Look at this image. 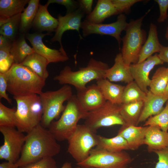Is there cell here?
I'll return each instance as SVG.
<instances>
[{
  "label": "cell",
  "instance_id": "6da1fadb",
  "mask_svg": "<svg viewBox=\"0 0 168 168\" xmlns=\"http://www.w3.org/2000/svg\"><path fill=\"white\" fill-rule=\"evenodd\" d=\"M48 129L40 123L26 135L20 157L16 163L19 167L43 158L53 157L58 154L61 146Z\"/></svg>",
  "mask_w": 168,
  "mask_h": 168
},
{
  "label": "cell",
  "instance_id": "7a4b0ae2",
  "mask_svg": "<svg viewBox=\"0 0 168 168\" xmlns=\"http://www.w3.org/2000/svg\"><path fill=\"white\" fill-rule=\"evenodd\" d=\"M7 91L13 96L39 95L45 84L43 79L28 67L14 63L5 73Z\"/></svg>",
  "mask_w": 168,
  "mask_h": 168
},
{
  "label": "cell",
  "instance_id": "3957f363",
  "mask_svg": "<svg viewBox=\"0 0 168 168\" xmlns=\"http://www.w3.org/2000/svg\"><path fill=\"white\" fill-rule=\"evenodd\" d=\"M109 68L106 63L91 58L86 67L80 68L77 71H73L69 66H65L53 79L60 84L71 85L77 91H81L89 82L104 78L105 72Z\"/></svg>",
  "mask_w": 168,
  "mask_h": 168
},
{
  "label": "cell",
  "instance_id": "277c9868",
  "mask_svg": "<svg viewBox=\"0 0 168 168\" xmlns=\"http://www.w3.org/2000/svg\"><path fill=\"white\" fill-rule=\"evenodd\" d=\"M88 114L78 101L76 95H73L67 101L60 118L53 121L48 129L57 141L67 140L75 131L79 121L85 119Z\"/></svg>",
  "mask_w": 168,
  "mask_h": 168
},
{
  "label": "cell",
  "instance_id": "5b68a950",
  "mask_svg": "<svg viewBox=\"0 0 168 168\" xmlns=\"http://www.w3.org/2000/svg\"><path fill=\"white\" fill-rule=\"evenodd\" d=\"M17 104L15 115L17 129L27 133L40 123L42 107L39 95L13 96Z\"/></svg>",
  "mask_w": 168,
  "mask_h": 168
},
{
  "label": "cell",
  "instance_id": "8992f818",
  "mask_svg": "<svg viewBox=\"0 0 168 168\" xmlns=\"http://www.w3.org/2000/svg\"><path fill=\"white\" fill-rule=\"evenodd\" d=\"M149 10L142 16L129 23L125 30L126 34L122 39L121 54L126 64L137 63L142 48L146 41L145 31L142 28V22Z\"/></svg>",
  "mask_w": 168,
  "mask_h": 168
},
{
  "label": "cell",
  "instance_id": "52a82bcc",
  "mask_svg": "<svg viewBox=\"0 0 168 168\" xmlns=\"http://www.w3.org/2000/svg\"><path fill=\"white\" fill-rule=\"evenodd\" d=\"M71 87L63 85L55 91L42 92L39 95L42 107L41 124L45 128H49L53 120L63 111V104L72 95Z\"/></svg>",
  "mask_w": 168,
  "mask_h": 168
},
{
  "label": "cell",
  "instance_id": "ba28073f",
  "mask_svg": "<svg viewBox=\"0 0 168 168\" xmlns=\"http://www.w3.org/2000/svg\"><path fill=\"white\" fill-rule=\"evenodd\" d=\"M96 132L84 124H78L75 132L67 140L68 152L77 163L86 159L91 150L96 146Z\"/></svg>",
  "mask_w": 168,
  "mask_h": 168
},
{
  "label": "cell",
  "instance_id": "9c48e42d",
  "mask_svg": "<svg viewBox=\"0 0 168 168\" xmlns=\"http://www.w3.org/2000/svg\"><path fill=\"white\" fill-rule=\"evenodd\" d=\"M132 161L127 152H113L96 147L88 157L77 165L83 168H126Z\"/></svg>",
  "mask_w": 168,
  "mask_h": 168
},
{
  "label": "cell",
  "instance_id": "30bf717a",
  "mask_svg": "<svg viewBox=\"0 0 168 168\" xmlns=\"http://www.w3.org/2000/svg\"><path fill=\"white\" fill-rule=\"evenodd\" d=\"M84 124L96 131L101 128L125 124L120 112V105L107 101L101 107L88 112Z\"/></svg>",
  "mask_w": 168,
  "mask_h": 168
},
{
  "label": "cell",
  "instance_id": "8fae6325",
  "mask_svg": "<svg viewBox=\"0 0 168 168\" xmlns=\"http://www.w3.org/2000/svg\"><path fill=\"white\" fill-rule=\"evenodd\" d=\"M4 142L0 147V159L16 163L19 159L26 135L15 128L0 127Z\"/></svg>",
  "mask_w": 168,
  "mask_h": 168
},
{
  "label": "cell",
  "instance_id": "7c38bea8",
  "mask_svg": "<svg viewBox=\"0 0 168 168\" xmlns=\"http://www.w3.org/2000/svg\"><path fill=\"white\" fill-rule=\"evenodd\" d=\"M126 20V16L122 13L119 15L116 21L110 23L95 24L84 20L82 22L81 28L82 36L86 37L92 34L110 35L114 38L120 46L122 40L121 33L125 30L128 24Z\"/></svg>",
  "mask_w": 168,
  "mask_h": 168
},
{
  "label": "cell",
  "instance_id": "4fadbf2b",
  "mask_svg": "<svg viewBox=\"0 0 168 168\" xmlns=\"http://www.w3.org/2000/svg\"><path fill=\"white\" fill-rule=\"evenodd\" d=\"M49 33H35L27 34L26 37L30 43L34 52L45 58L49 63L64 62L69 58L64 49L58 50L50 48L45 45L42 39Z\"/></svg>",
  "mask_w": 168,
  "mask_h": 168
},
{
  "label": "cell",
  "instance_id": "5bb4252c",
  "mask_svg": "<svg viewBox=\"0 0 168 168\" xmlns=\"http://www.w3.org/2000/svg\"><path fill=\"white\" fill-rule=\"evenodd\" d=\"M163 63L158 54H155L141 63L130 65L133 80L145 92L147 93L149 91L147 88L151 81L149 78L150 72L155 66Z\"/></svg>",
  "mask_w": 168,
  "mask_h": 168
},
{
  "label": "cell",
  "instance_id": "9a60e30c",
  "mask_svg": "<svg viewBox=\"0 0 168 168\" xmlns=\"http://www.w3.org/2000/svg\"><path fill=\"white\" fill-rule=\"evenodd\" d=\"M85 13L79 7L75 11L67 13L65 15L63 16L59 14L58 16V25L55 32L54 36L50 41L52 42L58 41L60 44V48L64 49L62 43V38L63 34L68 30H76L79 33L81 39H83L80 34V29L81 28L82 20Z\"/></svg>",
  "mask_w": 168,
  "mask_h": 168
},
{
  "label": "cell",
  "instance_id": "2e32d148",
  "mask_svg": "<svg viewBox=\"0 0 168 168\" xmlns=\"http://www.w3.org/2000/svg\"><path fill=\"white\" fill-rule=\"evenodd\" d=\"M76 96L80 104L88 112L100 108L107 101L96 84L77 91Z\"/></svg>",
  "mask_w": 168,
  "mask_h": 168
},
{
  "label": "cell",
  "instance_id": "e0dca14e",
  "mask_svg": "<svg viewBox=\"0 0 168 168\" xmlns=\"http://www.w3.org/2000/svg\"><path fill=\"white\" fill-rule=\"evenodd\" d=\"M104 78L111 82H123L127 84L134 81L130 66L125 64L121 53L116 55L114 64L106 70Z\"/></svg>",
  "mask_w": 168,
  "mask_h": 168
},
{
  "label": "cell",
  "instance_id": "ac0fdd59",
  "mask_svg": "<svg viewBox=\"0 0 168 168\" xmlns=\"http://www.w3.org/2000/svg\"><path fill=\"white\" fill-rule=\"evenodd\" d=\"M168 97L164 95H156L149 90L146 93L143 102L142 109L139 120V124L145 121L150 117L160 113L164 109V104Z\"/></svg>",
  "mask_w": 168,
  "mask_h": 168
},
{
  "label": "cell",
  "instance_id": "d6986e66",
  "mask_svg": "<svg viewBox=\"0 0 168 168\" xmlns=\"http://www.w3.org/2000/svg\"><path fill=\"white\" fill-rule=\"evenodd\" d=\"M117 134L124 138L127 142L129 150H135L144 144V140L147 126H138L124 125L121 126Z\"/></svg>",
  "mask_w": 168,
  "mask_h": 168
},
{
  "label": "cell",
  "instance_id": "ffe728a7",
  "mask_svg": "<svg viewBox=\"0 0 168 168\" xmlns=\"http://www.w3.org/2000/svg\"><path fill=\"white\" fill-rule=\"evenodd\" d=\"M144 144L149 152L164 149L168 147V132L162 131L156 126H148Z\"/></svg>",
  "mask_w": 168,
  "mask_h": 168
},
{
  "label": "cell",
  "instance_id": "44dd1931",
  "mask_svg": "<svg viewBox=\"0 0 168 168\" xmlns=\"http://www.w3.org/2000/svg\"><path fill=\"white\" fill-rule=\"evenodd\" d=\"M117 14L111 0H98L94 9L85 20L93 23H102L106 19Z\"/></svg>",
  "mask_w": 168,
  "mask_h": 168
},
{
  "label": "cell",
  "instance_id": "7402d4cb",
  "mask_svg": "<svg viewBox=\"0 0 168 168\" xmlns=\"http://www.w3.org/2000/svg\"><path fill=\"white\" fill-rule=\"evenodd\" d=\"M49 5L40 4L32 25L40 31L48 32L55 31L58 25V19L53 17L48 10Z\"/></svg>",
  "mask_w": 168,
  "mask_h": 168
},
{
  "label": "cell",
  "instance_id": "603a6c76",
  "mask_svg": "<svg viewBox=\"0 0 168 168\" xmlns=\"http://www.w3.org/2000/svg\"><path fill=\"white\" fill-rule=\"evenodd\" d=\"M162 46L159 41L157 26L151 23L149 26L147 39L141 49L138 63L145 60L154 53H159Z\"/></svg>",
  "mask_w": 168,
  "mask_h": 168
},
{
  "label": "cell",
  "instance_id": "cb8c5ba5",
  "mask_svg": "<svg viewBox=\"0 0 168 168\" xmlns=\"http://www.w3.org/2000/svg\"><path fill=\"white\" fill-rule=\"evenodd\" d=\"M96 84L106 101L118 105L122 104L124 86L113 83L105 78L97 81Z\"/></svg>",
  "mask_w": 168,
  "mask_h": 168
},
{
  "label": "cell",
  "instance_id": "d4e9b609",
  "mask_svg": "<svg viewBox=\"0 0 168 168\" xmlns=\"http://www.w3.org/2000/svg\"><path fill=\"white\" fill-rule=\"evenodd\" d=\"M28 0H0V26L8 19L21 13Z\"/></svg>",
  "mask_w": 168,
  "mask_h": 168
},
{
  "label": "cell",
  "instance_id": "484cf974",
  "mask_svg": "<svg viewBox=\"0 0 168 168\" xmlns=\"http://www.w3.org/2000/svg\"><path fill=\"white\" fill-rule=\"evenodd\" d=\"M143 102L120 105V112L125 125L137 126L142 109Z\"/></svg>",
  "mask_w": 168,
  "mask_h": 168
},
{
  "label": "cell",
  "instance_id": "4316f807",
  "mask_svg": "<svg viewBox=\"0 0 168 168\" xmlns=\"http://www.w3.org/2000/svg\"><path fill=\"white\" fill-rule=\"evenodd\" d=\"M49 64L45 58L34 52L28 56L21 64L28 67L40 77L46 80L49 76L47 69Z\"/></svg>",
  "mask_w": 168,
  "mask_h": 168
},
{
  "label": "cell",
  "instance_id": "83f0119b",
  "mask_svg": "<svg viewBox=\"0 0 168 168\" xmlns=\"http://www.w3.org/2000/svg\"><path fill=\"white\" fill-rule=\"evenodd\" d=\"M96 147L107 151L118 152L129 150L127 142L121 136L117 134L111 138L97 135Z\"/></svg>",
  "mask_w": 168,
  "mask_h": 168
},
{
  "label": "cell",
  "instance_id": "f1b7e54d",
  "mask_svg": "<svg viewBox=\"0 0 168 168\" xmlns=\"http://www.w3.org/2000/svg\"><path fill=\"white\" fill-rule=\"evenodd\" d=\"M34 52L33 48L26 42L24 35L12 42L10 53L15 63L21 64L28 56Z\"/></svg>",
  "mask_w": 168,
  "mask_h": 168
},
{
  "label": "cell",
  "instance_id": "f546056e",
  "mask_svg": "<svg viewBox=\"0 0 168 168\" xmlns=\"http://www.w3.org/2000/svg\"><path fill=\"white\" fill-rule=\"evenodd\" d=\"M168 81V67L158 68L151 79L149 90L153 94L164 95Z\"/></svg>",
  "mask_w": 168,
  "mask_h": 168
},
{
  "label": "cell",
  "instance_id": "4dcf8cb0",
  "mask_svg": "<svg viewBox=\"0 0 168 168\" xmlns=\"http://www.w3.org/2000/svg\"><path fill=\"white\" fill-rule=\"evenodd\" d=\"M39 0H29L27 7L21 13L19 30L23 34L28 30L31 25L40 4Z\"/></svg>",
  "mask_w": 168,
  "mask_h": 168
},
{
  "label": "cell",
  "instance_id": "1f68e13d",
  "mask_svg": "<svg viewBox=\"0 0 168 168\" xmlns=\"http://www.w3.org/2000/svg\"><path fill=\"white\" fill-rule=\"evenodd\" d=\"M146 97V93L133 81L125 86L122 97V104L143 101Z\"/></svg>",
  "mask_w": 168,
  "mask_h": 168
},
{
  "label": "cell",
  "instance_id": "d6a6232c",
  "mask_svg": "<svg viewBox=\"0 0 168 168\" xmlns=\"http://www.w3.org/2000/svg\"><path fill=\"white\" fill-rule=\"evenodd\" d=\"M21 13L8 19L0 26V35H2L12 41L16 39L18 29L19 28Z\"/></svg>",
  "mask_w": 168,
  "mask_h": 168
},
{
  "label": "cell",
  "instance_id": "836d02e7",
  "mask_svg": "<svg viewBox=\"0 0 168 168\" xmlns=\"http://www.w3.org/2000/svg\"><path fill=\"white\" fill-rule=\"evenodd\" d=\"M156 126L159 127L162 131L167 132L168 130V100L165 106L159 114L152 116L145 122L143 126Z\"/></svg>",
  "mask_w": 168,
  "mask_h": 168
},
{
  "label": "cell",
  "instance_id": "e575fe53",
  "mask_svg": "<svg viewBox=\"0 0 168 168\" xmlns=\"http://www.w3.org/2000/svg\"><path fill=\"white\" fill-rule=\"evenodd\" d=\"M16 109L8 108L0 102V127H16Z\"/></svg>",
  "mask_w": 168,
  "mask_h": 168
},
{
  "label": "cell",
  "instance_id": "d590c367",
  "mask_svg": "<svg viewBox=\"0 0 168 168\" xmlns=\"http://www.w3.org/2000/svg\"><path fill=\"white\" fill-rule=\"evenodd\" d=\"M11 46L0 48V73H5L15 63L10 53Z\"/></svg>",
  "mask_w": 168,
  "mask_h": 168
},
{
  "label": "cell",
  "instance_id": "8d00e7d4",
  "mask_svg": "<svg viewBox=\"0 0 168 168\" xmlns=\"http://www.w3.org/2000/svg\"><path fill=\"white\" fill-rule=\"evenodd\" d=\"M19 168H57V167L54 159L51 157L43 158Z\"/></svg>",
  "mask_w": 168,
  "mask_h": 168
},
{
  "label": "cell",
  "instance_id": "74e56055",
  "mask_svg": "<svg viewBox=\"0 0 168 168\" xmlns=\"http://www.w3.org/2000/svg\"><path fill=\"white\" fill-rule=\"evenodd\" d=\"M118 14H122L129 11L135 3L141 0H111Z\"/></svg>",
  "mask_w": 168,
  "mask_h": 168
},
{
  "label": "cell",
  "instance_id": "f35d334b",
  "mask_svg": "<svg viewBox=\"0 0 168 168\" xmlns=\"http://www.w3.org/2000/svg\"><path fill=\"white\" fill-rule=\"evenodd\" d=\"M153 152L158 156V161L154 168H168V147Z\"/></svg>",
  "mask_w": 168,
  "mask_h": 168
},
{
  "label": "cell",
  "instance_id": "ab89813d",
  "mask_svg": "<svg viewBox=\"0 0 168 168\" xmlns=\"http://www.w3.org/2000/svg\"><path fill=\"white\" fill-rule=\"evenodd\" d=\"M53 3L64 6L67 10V13L72 12L76 10V9L78 8V6L79 7L78 2L73 0H49L46 3L49 5Z\"/></svg>",
  "mask_w": 168,
  "mask_h": 168
},
{
  "label": "cell",
  "instance_id": "60d3db41",
  "mask_svg": "<svg viewBox=\"0 0 168 168\" xmlns=\"http://www.w3.org/2000/svg\"><path fill=\"white\" fill-rule=\"evenodd\" d=\"M7 82L5 73H0V99L4 98L10 104H12V100L6 93L7 91Z\"/></svg>",
  "mask_w": 168,
  "mask_h": 168
},
{
  "label": "cell",
  "instance_id": "b9f144b4",
  "mask_svg": "<svg viewBox=\"0 0 168 168\" xmlns=\"http://www.w3.org/2000/svg\"><path fill=\"white\" fill-rule=\"evenodd\" d=\"M154 1L157 3L160 10V14L157 21L160 23L163 22L168 17V0H155Z\"/></svg>",
  "mask_w": 168,
  "mask_h": 168
},
{
  "label": "cell",
  "instance_id": "7bdbcfd3",
  "mask_svg": "<svg viewBox=\"0 0 168 168\" xmlns=\"http://www.w3.org/2000/svg\"><path fill=\"white\" fill-rule=\"evenodd\" d=\"M79 7L87 15L92 11V7L93 2V0H79L78 1Z\"/></svg>",
  "mask_w": 168,
  "mask_h": 168
},
{
  "label": "cell",
  "instance_id": "ee69618b",
  "mask_svg": "<svg viewBox=\"0 0 168 168\" xmlns=\"http://www.w3.org/2000/svg\"><path fill=\"white\" fill-rule=\"evenodd\" d=\"M158 55L164 63H166L168 64V46H163Z\"/></svg>",
  "mask_w": 168,
  "mask_h": 168
},
{
  "label": "cell",
  "instance_id": "f6af8a7d",
  "mask_svg": "<svg viewBox=\"0 0 168 168\" xmlns=\"http://www.w3.org/2000/svg\"><path fill=\"white\" fill-rule=\"evenodd\" d=\"M12 42L7 37L0 35V48L11 46Z\"/></svg>",
  "mask_w": 168,
  "mask_h": 168
},
{
  "label": "cell",
  "instance_id": "bcb514c9",
  "mask_svg": "<svg viewBox=\"0 0 168 168\" xmlns=\"http://www.w3.org/2000/svg\"><path fill=\"white\" fill-rule=\"evenodd\" d=\"M16 163L9 161L4 162L0 164V168H19Z\"/></svg>",
  "mask_w": 168,
  "mask_h": 168
},
{
  "label": "cell",
  "instance_id": "7dc6e473",
  "mask_svg": "<svg viewBox=\"0 0 168 168\" xmlns=\"http://www.w3.org/2000/svg\"><path fill=\"white\" fill-rule=\"evenodd\" d=\"M61 168H72L71 163L66 162L64 163Z\"/></svg>",
  "mask_w": 168,
  "mask_h": 168
},
{
  "label": "cell",
  "instance_id": "c3c4849f",
  "mask_svg": "<svg viewBox=\"0 0 168 168\" xmlns=\"http://www.w3.org/2000/svg\"><path fill=\"white\" fill-rule=\"evenodd\" d=\"M164 95L168 97V81L166 88L164 93Z\"/></svg>",
  "mask_w": 168,
  "mask_h": 168
},
{
  "label": "cell",
  "instance_id": "681fc988",
  "mask_svg": "<svg viewBox=\"0 0 168 168\" xmlns=\"http://www.w3.org/2000/svg\"><path fill=\"white\" fill-rule=\"evenodd\" d=\"M165 36L166 39L168 40V26L166 29Z\"/></svg>",
  "mask_w": 168,
  "mask_h": 168
},
{
  "label": "cell",
  "instance_id": "f907efd6",
  "mask_svg": "<svg viewBox=\"0 0 168 168\" xmlns=\"http://www.w3.org/2000/svg\"><path fill=\"white\" fill-rule=\"evenodd\" d=\"M75 168H82V167H81L80 166H77V167H75Z\"/></svg>",
  "mask_w": 168,
  "mask_h": 168
},
{
  "label": "cell",
  "instance_id": "816d5d0a",
  "mask_svg": "<svg viewBox=\"0 0 168 168\" xmlns=\"http://www.w3.org/2000/svg\"><path fill=\"white\" fill-rule=\"evenodd\" d=\"M126 168H134L133 167L131 166L129 167H127Z\"/></svg>",
  "mask_w": 168,
  "mask_h": 168
},
{
  "label": "cell",
  "instance_id": "f5cc1de1",
  "mask_svg": "<svg viewBox=\"0 0 168 168\" xmlns=\"http://www.w3.org/2000/svg\"><path fill=\"white\" fill-rule=\"evenodd\" d=\"M94 168V167H90V168Z\"/></svg>",
  "mask_w": 168,
  "mask_h": 168
}]
</instances>
